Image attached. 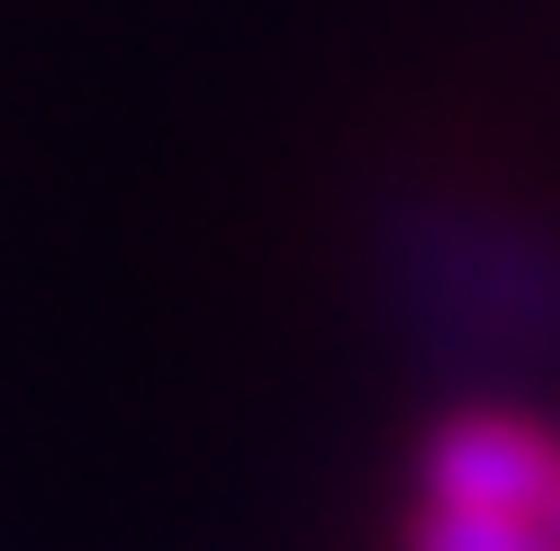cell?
Wrapping results in <instances>:
<instances>
[{
    "label": "cell",
    "mask_w": 560,
    "mask_h": 551,
    "mask_svg": "<svg viewBox=\"0 0 560 551\" xmlns=\"http://www.w3.org/2000/svg\"><path fill=\"white\" fill-rule=\"evenodd\" d=\"M362 281L452 389H560V218L470 172H407L362 209Z\"/></svg>",
    "instance_id": "6da1fadb"
},
{
    "label": "cell",
    "mask_w": 560,
    "mask_h": 551,
    "mask_svg": "<svg viewBox=\"0 0 560 551\" xmlns=\"http://www.w3.org/2000/svg\"><path fill=\"white\" fill-rule=\"evenodd\" d=\"M416 506L452 515H551L560 506V425L515 398H452L416 434Z\"/></svg>",
    "instance_id": "7a4b0ae2"
},
{
    "label": "cell",
    "mask_w": 560,
    "mask_h": 551,
    "mask_svg": "<svg viewBox=\"0 0 560 551\" xmlns=\"http://www.w3.org/2000/svg\"><path fill=\"white\" fill-rule=\"evenodd\" d=\"M398 551H560L551 515H452V506H407Z\"/></svg>",
    "instance_id": "3957f363"
},
{
    "label": "cell",
    "mask_w": 560,
    "mask_h": 551,
    "mask_svg": "<svg viewBox=\"0 0 560 551\" xmlns=\"http://www.w3.org/2000/svg\"><path fill=\"white\" fill-rule=\"evenodd\" d=\"M551 525H560V506H551Z\"/></svg>",
    "instance_id": "277c9868"
}]
</instances>
